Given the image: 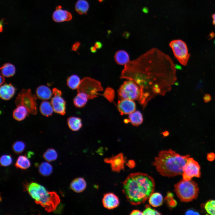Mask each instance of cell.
Here are the masks:
<instances>
[{
	"instance_id": "6da1fadb",
	"label": "cell",
	"mask_w": 215,
	"mask_h": 215,
	"mask_svg": "<svg viewBox=\"0 0 215 215\" xmlns=\"http://www.w3.org/2000/svg\"><path fill=\"white\" fill-rule=\"evenodd\" d=\"M121 79L135 82L141 95L139 103L144 108L157 95L164 96L177 80L174 64L167 54L152 48L125 65Z\"/></svg>"
},
{
	"instance_id": "7a4b0ae2",
	"label": "cell",
	"mask_w": 215,
	"mask_h": 215,
	"mask_svg": "<svg viewBox=\"0 0 215 215\" xmlns=\"http://www.w3.org/2000/svg\"><path fill=\"white\" fill-rule=\"evenodd\" d=\"M122 192L131 204L145 202L154 192L155 183L152 177L145 173H132L122 183Z\"/></svg>"
},
{
	"instance_id": "3957f363",
	"label": "cell",
	"mask_w": 215,
	"mask_h": 215,
	"mask_svg": "<svg viewBox=\"0 0 215 215\" xmlns=\"http://www.w3.org/2000/svg\"><path fill=\"white\" fill-rule=\"evenodd\" d=\"M190 156H181L171 149L163 150L155 157L153 165L162 176L174 177L182 175L183 167Z\"/></svg>"
},
{
	"instance_id": "277c9868",
	"label": "cell",
	"mask_w": 215,
	"mask_h": 215,
	"mask_svg": "<svg viewBox=\"0 0 215 215\" xmlns=\"http://www.w3.org/2000/svg\"><path fill=\"white\" fill-rule=\"evenodd\" d=\"M24 188L35 202L41 205L48 212L55 210L60 203L59 197L56 192H49L36 182H27L24 184Z\"/></svg>"
},
{
	"instance_id": "5b68a950",
	"label": "cell",
	"mask_w": 215,
	"mask_h": 215,
	"mask_svg": "<svg viewBox=\"0 0 215 215\" xmlns=\"http://www.w3.org/2000/svg\"><path fill=\"white\" fill-rule=\"evenodd\" d=\"M174 191L182 202L192 201L198 196L199 189L197 183L191 180H181L174 186Z\"/></svg>"
},
{
	"instance_id": "8992f818",
	"label": "cell",
	"mask_w": 215,
	"mask_h": 215,
	"mask_svg": "<svg viewBox=\"0 0 215 215\" xmlns=\"http://www.w3.org/2000/svg\"><path fill=\"white\" fill-rule=\"evenodd\" d=\"M37 98L30 89H23L16 98L15 103L17 106L22 105L27 109L28 113L36 115L37 113Z\"/></svg>"
},
{
	"instance_id": "52a82bcc",
	"label": "cell",
	"mask_w": 215,
	"mask_h": 215,
	"mask_svg": "<svg viewBox=\"0 0 215 215\" xmlns=\"http://www.w3.org/2000/svg\"><path fill=\"white\" fill-rule=\"evenodd\" d=\"M120 99L137 100L139 102L141 91L139 85L134 81L128 80L124 82L118 91Z\"/></svg>"
},
{
	"instance_id": "ba28073f",
	"label": "cell",
	"mask_w": 215,
	"mask_h": 215,
	"mask_svg": "<svg viewBox=\"0 0 215 215\" xmlns=\"http://www.w3.org/2000/svg\"><path fill=\"white\" fill-rule=\"evenodd\" d=\"M103 90L100 82L89 77H85L81 81L77 88V92L86 94L89 99H93L97 96V92Z\"/></svg>"
},
{
	"instance_id": "9c48e42d",
	"label": "cell",
	"mask_w": 215,
	"mask_h": 215,
	"mask_svg": "<svg viewBox=\"0 0 215 215\" xmlns=\"http://www.w3.org/2000/svg\"><path fill=\"white\" fill-rule=\"evenodd\" d=\"M169 46L179 63L182 65H186L190 55L185 42L180 39L174 40L170 42Z\"/></svg>"
},
{
	"instance_id": "30bf717a",
	"label": "cell",
	"mask_w": 215,
	"mask_h": 215,
	"mask_svg": "<svg viewBox=\"0 0 215 215\" xmlns=\"http://www.w3.org/2000/svg\"><path fill=\"white\" fill-rule=\"evenodd\" d=\"M183 179L188 181L192 178L200 177V166L198 162L193 158L189 157L183 168Z\"/></svg>"
},
{
	"instance_id": "8fae6325",
	"label": "cell",
	"mask_w": 215,
	"mask_h": 215,
	"mask_svg": "<svg viewBox=\"0 0 215 215\" xmlns=\"http://www.w3.org/2000/svg\"><path fill=\"white\" fill-rule=\"evenodd\" d=\"M104 161L105 162L110 164L113 171L119 172L124 169L125 162L123 155L122 153L110 158H106Z\"/></svg>"
},
{
	"instance_id": "7c38bea8",
	"label": "cell",
	"mask_w": 215,
	"mask_h": 215,
	"mask_svg": "<svg viewBox=\"0 0 215 215\" xmlns=\"http://www.w3.org/2000/svg\"><path fill=\"white\" fill-rule=\"evenodd\" d=\"M136 104L133 100L122 99L118 101L117 108L121 115L129 114L135 111Z\"/></svg>"
},
{
	"instance_id": "4fadbf2b",
	"label": "cell",
	"mask_w": 215,
	"mask_h": 215,
	"mask_svg": "<svg viewBox=\"0 0 215 215\" xmlns=\"http://www.w3.org/2000/svg\"><path fill=\"white\" fill-rule=\"evenodd\" d=\"M102 202L103 206L108 209H112L117 207L119 204L118 197L112 193H108L104 195Z\"/></svg>"
},
{
	"instance_id": "5bb4252c",
	"label": "cell",
	"mask_w": 215,
	"mask_h": 215,
	"mask_svg": "<svg viewBox=\"0 0 215 215\" xmlns=\"http://www.w3.org/2000/svg\"><path fill=\"white\" fill-rule=\"evenodd\" d=\"M51 103L53 111L64 115L66 113V102L61 96H54L51 100Z\"/></svg>"
},
{
	"instance_id": "9a60e30c",
	"label": "cell",
	"mask_w": 215,
	"mask_h": 215,
	"mask_svg": "<svg viewBox=\"0 0 215 215\" xmlns=\"http://www.w3.org/2000/svg\"><path fill=\"white\" fill-rule=\"evenodd\" d=\"M62 7L59 5L53 14V20L56 22H60L70 20L72 19L71 14L68 11L61 9Z\"/></svg>"
},
{
	"instance_id": "2e32d148",
	"label": "cell",
	"mask_w": 215,
	"mask_h": 215,
	"mask_svg": "<svg viewBox=\"0 0 215 215\" xmlns=\"http://www.w3.org/2000/svg\"><path fill=\"white\" fill-rule=\"evenodd\" d=\"M15 91V88L11 84H4L0 87V97L4 100H9L13 97Z\"/></svg>"
},
{
	"instance_id": "e0dca14e",
	"label": "cell",
	"mask_w": 215,
	"mask_h": 215,
	"mask_svg": "<svg viewBox=\"0 0 215 215\" xmlns=\"http://www.w3.org/2000/svg\"><path fill=\"white\" fill-rule=\"evenodd\" d=\"M86 185V181L83 178L78 177L72 181L70 186L73 191L79 193L82 192L85 189Z\"/></svg>"
},
{
	"instance_id": "ac0fdd59",
	"label": "cell",
	"mask_w": 215,
	"mask_h": 215,
	"mask_svg": "<svg viewBox=\"0 0 215 215\" xmlns=\"http://www.w3.org/2000/svg\"><path fill=\"white\" fill-rule=\"evenodd\" d=\"M36 93L39 99L43 100H48L52 96V92L50 89L43 85L40 86L37 88Z\"/></svg>"
},
{
	"instance_id": "d6986e66",
	"label": "cell",
	"mask_w": 215,
	"mask_h": 215,
	"mask_svg": "<svg viewBox=\"0 0 215 215\" xmlns=\"http://www.w3.org/2000/svg\"><path fill=\"white\" fill-rule=\"evenodd\" d=\"M28 113V110L25 107L19 105L17 106L14 110L13 113V116L17 121H21L26 118Z\"/></svg>"
},
{
	"instance_id": "ffe728a7",
	"label": "cell",
	"mask_w": 215,
	"mask_h": 215,
	"mask_svg": "<svg viewBox=\"0 0 215 215\" xmlns=\"http://www.w3.org/2000/svg\"><path fill=\"white\" fill-rule=\"evenodd\" d=\"M114 59L118 64L125 65L129 62V57L128 53L124 50H119L115 53Z\"/></svg>"
},
{
	"instance_id": "44dd1931",
	"label": "cell",
	"mask_w": 215,
	"mask_h": 215,
	"mask_svg": "<svg viewBox=\"0 0 215 215\" xmlns=\"http://www.w3.org/2000/svg\"><path fill=\"white\" fill-rule=\"evenodd\" d=\"M150 205L154 207L161 205L163 201L162 195L158 192L153 193L148 198Z\"/></svg>"
},
{
	"instance_id": "7402d4cb",
	"label": "cell",
	"mask_w": 215,
	"mask_h": 215,
	"mask_svg": "<svg viewBox=\"0 0 215 215\" xmlns=\"http://www.w3.org/2000/svg\"><path fill=\"white\" fill-rule=\"evenodd\" d=\"M88 99L86 94L83 92H79L74 99V104L77 108H82L85 105Z\"/></svg>"
},
{
	"instance_id": "603a6c76",
	"label": "cell",
	"mask_w": 215,
	"mask_h": 215,
	"mask_svg": "<svg viewBox=\"0 0 215 215\" xmlns=\"http://www.w3.org/2000/svg\"><path fill=\"white\" fill-rule=\"evenodd\" d=\"M0 70L2 75L7 77L13 76L16 72V68L14 65L10 63L4 64L1 67Z\"/></svg>"
},
{
	"instance_id": "cb8c5ba5",
	"label": "cell",
	"mask_w": 215,
	"mask_h": 215,
	"mask_svg": "<svg viewBox=\"0 0 215 215\" xmlns=\"http://www.w3.org/2000/svg\"><path fill=\"white\" fill-rule=\"evenodd\" d=\"M39 110L42 115L47 117L51 116L53 111L51 103L48 101H44L41 102Z\"/></svg>"
},
{
	"instance_id": "d4e9b609",
	"label": "cell",
	"mask_w": 215,
	"mask_h": 215,
	"mask_svg": "<svg viewBox=\"0 0 215 215\" xmlns=\"http://www.w3.org/2000/svg\"><path fill=\"white\" fill-rule=\"evenodd\" d=\"M129 118L131 124L134 126H139L143 121L142 114L139 111H135L130 114Z\"/></svg>"
},
{
	"instance_id": "484cf974",
	"label": "cell",
	"mask_w": 215,
	"mask_h": 215,
	"mask_svg": "<svg viewBox=\"0 0 215 215\" xmlns=\"http://www.w3.org/2000/svg\"><path fill=\"white\" fill-rule=\"evenodd\" d=\"M67 123L69 128L73 131L79 130L82 126L81 119L77 117H69L67 119Z\"/></svg>"
},
{
	"instance_id": "4316f807",
	"label": "cell",
	"mask_w": 215,
	"mask_h": 215,
	"mask_svg": "<svg viewBox=\"0 0 215 215\" xmlns=\"http://www.w3.org/2000/svg\"><path fill=\"white\" fill-rule=\"evenodd\" d=\"M30 165L29 159L25 156L23 155L19 156L15 163V166L17 168L22 169L28 168Z\"/></svg>"
},
{
	"instance_id": "83f0119b",
	"label": "cell",
	"mask_w": 215,
	"mask_h": 215,
	"mask_svg": "<svg viewBox=\"0 0 215 215\" xmlns=\"http://www.w3.org/2000/svg\"><path fill=\"white\" fill-rule=\"evenodd\" d=\"M89 5L85 0H79L76 2L75 9L79 14L82 15L85 13L88 10Z\"/></svg>"
},
{
	"instance_id": "f1b7e54d",
	"label": "cell",
	"mask_w": 215,
	"mask_h": 215,
	"mask_svg": "<svg viewBox=\"0 0 215 215\" xmlns=\"http://www.w3.org/2000/svg\"><path fill=\"white\" fill-rule=\"evenodd\" d=\"M53 171V168L51 164L48 162H44L41 164L39 167V171L42 175L48 176L50 175Z\"/></svg>"
},
{
	"instance_id": "f546056e",
	"label": "cell",
	"mask_w": 215,
	"mask_h": 215,
	"mask_svg": "<svg viewBox=\"0 0 215 215\" xmlns=\"http://www.w3.org/2000/svg\"><path fill=\"white\" fill-rule=\"evenodd\" d=\"M81 81L79 77L77 75H73L68 77L67 79V86L72 89H75L79 87Z\"/></svg>"
},
{
	"instance_id": "4dcf8cb0",
	"label": "cell",
	"mask_w": 215,
	"mask_h": 215,
	"mask_svg": "<svg viewBox=\"0 0 215 215\" xmlns=\"http://www.w3.org/2000/svg\"><path fill=\"white\" fill-rule=\"evenodd\" d=\"M58 154L56 150L52 148L47 149L43 154L44 159L50 162L55 160Z\"/></svg>"
},
{
	"instance_id": "1f68e13d",
	"label": "cell",
	"mask_w": 215,
	"mask_h": 215,
	"mask_svg": "<svg viewBox=\"0 0 215 215\" xmlns=\"http://www.w3.org/2000/svg\"><path fill=\"white\" fill-rule=\"evenodd\" d=\"M25 148L24 142L21 141H16L12 145V149L16 154H19L22 153Z\"/></svg>"
},
{
	"instance_id": "d6a6232c",
	"label": "cell",
	"mask_w": 215,
	"mask_h": 215,
	"mask_svg": "<svg viewBox=\"0 0 215 215\" xmlns=\"http://www.w3.org/2000/svg\"><path fill=\"white\" fill-rule=\"evenodd\" d=\"M204 208L208 213L215 215V200L208 201L205 205Z\"/></svg>"
},
{
	"instance_id": "836d02e7",
	"label": "cell",
	"mask_w": 215,
	"mask_h": 215,
	"mask_svg": "<svg viewBox=\"0 0 215 215\" xmlns=\"http://www.w3.org/2000/svg\"><path fill=\"white\" fill-rule=\"evenodd\" d=\"M0 164L3 166H7L10 165L12 162V159L10 155H4L0 158Z\"/></svg>"
},
{
	"instance_id": "e575fe53",
	"label": "cell",
	"mask_w": 215,
	"mask_h": 215,
	"mask_svg": "<svg viewBox=\"0 0 215 215\" xmlns=\"http://www.w3.org/2000/svg\"><path fill=\"white\" fill-rule=\"evenodd\" d=\"M103 95L110 102H112L114 97V91L112 88L108 87L106 89Z\"/></svg>"
},
{
	"instance_id": "d590c367",
	"label": "cell",
	"mask_w": 215,
	"mask_h": 215,
	"mask_svg": "<svg viewBox=\"0 0 215 215\" xmlns=\"http://www.w3.org/2000/svg\"><path fill=\"white\" fill-rule=\"evenodd\" d=\"M166 199L168 205L171 207H174L177 204L176 201L173 199V195L172 193L169 192L167 194Z\"/></svg>"
},
{
	"instance_id": "8d00e7d4",
	"label": "cell",
	"mask_w": 215,
	"mask_h": 215,
	"mask_svg": "<svg viewBox=\"0 0 215 215\" xmlns=\"http://www.w3.org/2000/svg\"><path fill=\"white\" fill-rule=\"evenodd\" d=\"M159 212L156 210L151 208L149 206H146L145 209L143 212V215H161Z\"/></svg>"
},
{
	"instance_id": "74e56055",
	"label": "cell",
	"mask_w": 215,
	"mask_h": 215,
	"mask_svg": "<svg viewBox=\"0 0 215 215\" xmlns=\"http://www.w3.org/2000/svg\"><path fill=\"white\" fill-rule=\"evenodd\" d=\"M207 158L208 160L212 161L215 158V154L214 153H208L207 156Z\"/></svg>"
},
{
	"instance_id": "f35d334b",
	"label": "cell",
	"mask_w": 215,
	"mask_h": 215,
	"mask_svg": "<svg viewBox=\"0 0 215 215\" xmlns=\"http://www.w3.org/2000/svg\"><path fill=\"white\" fill-rule=\"evenodd\" d=\"M52 93L54 96L59 95L61 96L62 94L61 91L56 88H54L53 89Z\"/></svg>"
},
{
	"instance_id": "ab89813d",
	"label": "cell",
	"mask_w": 215,
	"mask_h": 215,
	"mask_svg": "<svg viewBox=\"0 0 215 215\" xmlns=\"http://www.w3.org/2000/svg\"><path fill=\"white\" fill-rule=\"evenodd\" d=\"M203 99L205 102L207 103L211 100V97L210 95L208 94H206L203 97Z\"/></svg>"
},
{
	"instance_id": "60d3db41",
	"label": "cell",
	"mask_w": 215,
	"mask_h": 215,
	"mask_svg": "<svg viewBox=\"0 0 215 215\" xmlns=\"http://www.w3.org/2000/svg\"><path fill=\"white\" fill-rule=\"evenodd\" d=\"M130 215H143V212L138 210H134L131 212Z\"/></svg>"
},
{
	"instance_id": "b9f144b4",
	"label": "cell",
	"mask_w": 215,
	"mask_h": 215,
	"mask_svg": "<svg viewBox=\"0 0 215 215\" xmlns=\"http://www.w3.org/2000/svg\"><path fill=\"white\" fill-rule=\"evenodd\" d=\"M80 45V43L79 42H75L73 45L72 50L73 51H76Z\"/></svg>"
},
{
	"instance_id": "7bdbcfd3",
	"label": "cell",
	"mask_w": 215,
	"mask_h": 215,
	"mask_svg": "<svg viewBox=\"0 0 215 215\" xmlns=\"http://www.w3.org/2000/svg\"><path fill=\"white\" fill-rule=\"evenodd\" d=\"M186 214L187 215H198L199 213L195 212L192 210H189L186 211Z\"/></svg>"
},
{
	"instance_id": "ee69618b",
	"label": "cell",
	"mask_w": 215,
	"mask_h": 215,
	"mask_svg": "<svg viewBox=\"0 0 215 215\" xmlns=\"http://www.w3.org/2000/svg\"><path fill=\"white\" fill-rule=\"evenodd\" d=\"M95 47L96 48V49H100L102 46V43L99 42H96L94 44Z\"/></svg>"
},
{
	"instance_id": "f6af8a7d",
	"label": "cell",
	"mask_w": 215,
	"mask_h": 215,
	"mask_svg": "<svg viewBox=\"0 0 215 215\" xmlns=\"http://www.w3.org/2000/svg\"><path fill=\"white\" fill-rule=\"evenodd\" d=\"M90 50L92 53H95L96 51V48L95 47L92 46L90 48Z\"/></svg>"
},
{
	"instance_id": "bcb514c9",
	"label": "cell",
	"mask_w": 215,
	"mask_h": 215,
	"mask_svg": "<svg viewBox=\"0 0 215 215\" xmlns=\"http://www.w3.org/2000/svg\"><path fill=\"white\" fill-rule=\"evenodd\" d=\"M5 81L4 78L1 76H0V85L3 84Z\"/></svg>"
},
{
	"instance_id": "7dc6e473",
	"label": "cell",
	"mask_w": 215,
	"mask_h": 215,
	"mask_svg": "<svg viewBox=\"0 0 215 215\" xmlns=\"http://www.w3.org/2000/svg\"><path fill=\"white\" fill-rule=\"evenodd\" d=\"M212 18L213 19V24L215 26V13L212 15Z\"/></svg>"
},
{
	"instance_id": "c3c4849f",
	"label": "cell",
	"mask_w": 215,
	"mask_h": 215,
	"mask_svg": "<svg viewBox=\"0 0 215 215\" xmlns=\"http://www.w3.org/2000/svg\"><path fill=\"white\" fill-rule=\"evenodd\" d=\"M214 34L213 33H211L210 35V39L213 38L214 36Z\"/></svg>"
},
{
	"instance_id": "681fc988",
	"label": "cell",
	"mask_w": 215,
	"mask_h": 215,
	"mask_svg": "<svg viewBox=\"0 0 215 215\" xmlns=\"http://www.w3.org/2000/svg\"><path fill=\"white\" fill-rule=\"evenodd\" d=\"M98 1L99 2H102L103 1V0H98Z\"/></svg>"
}]
</instances>
